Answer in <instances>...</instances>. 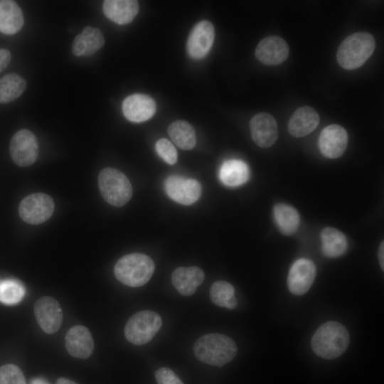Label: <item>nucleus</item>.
Masks as SVG:
<instances>
[{
    "instance_id": "nucleus-1",
    "label": "nucleus",
    "mask_w": 384,
    "mask_h": 384,
    "mask_svg": "<svg viewBox=\"0 0 384 384\" xmlns=\"http://www.w3.org/2000/svg\"><path fill=\"white\" fill-rule=\"evenodd\" d=\"M349 334L341 323L331 321L321 325L311 338V348L319 357L334 359L343 354L349 344Z\"/></svg>"
},
{
    "instance_id": "nucleus-2",
    "label": "nucleus",
    "mask_w": 384,
    "mask_h": 384,
    "mask_svg": "<svg viewBox=\"0 0 384 384\" xmlns=\"http://www.w3.org/2000/svg\"><path fill=\"white\" fill-rule=\"evenodd\" d=\"M237 351L235 341L220 334L204 335L200 337L193 346V352L198 360L218 367L231 361Z\"/></svg>"
},
{
    "instance_id": "nucleus-3",
    "label": "nucleus",
    "mask_w": 384,
    "mask_h": 384,
    "mask_svg": "<svg viewBox=\"0 0 384 384\" xmlns=\"http://www.w3.org/2000/svg\"><path fill=\"white\" fill-rule=\"evenodd\" d=\"M375 47V39L370 33H354L346 37L340 44L336 53L337 61L344 69H356L371 56Z\"/></svg>"
},
{
    "instance_id": "nucleus-4",
    "label": "nucleus",
    "mask_w": 384,
    "mask_h": 384,
    "mask_svg": "<svg viewBox=\"0 0 384 384\" xmlns=\"http://www.w3.org/2000/svg\"><path fill=\"white\" fill-rule=\"evenodd\" d=\"M155 269L152 259L142 253L126 255L114 267L115 277L124 285L138 287L145 284Z\"/></svg>"
},
{
    "instance_id": "nucleus-5",
    "label": "nucleus",
    "mask_w": 384,
    "mask_h": 384,
    "mask_svg": "<svg viewBox=\"0 0 384 384\" xmlns=\"http://www.w3.org/2000/svg\"><path fill=\"white\" fill-rule=\"evenodd\" d=\"M98 185L104 200L112 206H123L132 196V187L128 178L114 168L107 167L100 171Z\"/></svg>"
},
{
    "instance_id": "nucleus-6",
    "label": "nucleus",
    "mask_w": 384,
    "mask_h": 384,
    "mask_svg": "<svg viewBox=\"0 0 384 384\" xmlns=\"http://www.w3.org/2000/svg\"><path fill=\"white\" fill-rule=\"evenodd\" d=\"M162 325L161 316L155 311L144 310L133 314L124 327V336L137 346L149 342Z\"/></svg>"
},
{
    "instance_id": "nucleus-7",
    "label": "nucleus",
    "mask_w": 384,
    "mask_h": 384,
    "mask_svg": "<svg viewBox=\"0 0 384 384\" xmlns=\"http://www.w3.org/2000/svg\"><path fill=\"white\" fill-rule=\"evenodd\" d=\"M54 207V201L50 196L34 193L22 199L18 206V213L24 222L38 225L52 216Z\"/></svg>"
},
{
    "instance_id": "nucleus-8",
    "label": "nucleus",
    "mask_w": 384,
    "mask_h": 384,
    "mask_svg": "<svg viewBox=\"0 0 384 384\" xmlns=\"http://www.w3.org/2000/svg\"><path fill=\"white\" fill-rule=\"evenodd\" d=\"M9 152L17 166L26 167L32 165L38 155V144L34 134L26 129L18 130L11 139Z\"/></svg>"
},
{
    "instance_id": "nucleus-9",
    "label": "nucleus",
    "mask_w": 384,
    "mask_h": 384,
    "mask_svg": "<svg viewBox=\"0 0 384 384\" xmlns=\"http://www.w3.org/2000/svg\"><path fill=\"white\" fill-rule=\"evenodd\" d=\"M34 314L41 329L48 334L55 333L63 321V311L56 299L43 296L34 305Z\"/></svg>"
},
{
    "instance_id": "nucleus-10",
    "label": "nucleus",
    "mask_w": 384,
    "mask_h": 384,
    "mask_svg": "<svg viewBox=\"0 0 384 384\" xmlns=\"http://www.w3.org/2000/svg\"><path fill=\"white\" fill-rule=\"evenodd\" d=\"M164 185L169 198L180 204H193L201 195V186L195 179L170 176L166 178Z\"/></svg>"
},
{
    "instance_id": "nucleus-11",
    "label": "nucleus",
    "mask_w": 384,
    "mask_h": 384,
    "mask_svg": "<svg viewBox=\"0 0 384 384\" xmlns=\"http://www.w3.org/2000/svg\"><path fill=\"white\" fill-rule=\"evenodd\" d=\"M316 270L314 263L306 258H301L295 261L287 276V287L294 295H303L311 287Z\"/></svg>"
},
{
    "instance_id": "nucleus-12",
    "label": "nucleus",
    "mask_w": 384,
    "mask_h": 384,
    "mask_svg": "<svg viewBox=\"0 0 384 384\" xmlns=\"http://www.w3.org/2000/svg\"><path fill=\"white\" fill-rule=\"evenodd\" d=\"M215 37L213 24L206 20L196 23L190 32L187 43L188 54L194 59L205 57L211 48Z\"/></svg>"
},
{
    "instance_id": "nucleus-13",
    "label": "nucleus",
    "mask_w": 384,
    "mask_h": 384,
    "mask_svg": "<svg viewBox=\"0 0 384 384\" xmlns=\"http://www.w3.org/2000/svg\"><path fill=\"white\" fill-rule=\"evenodd\" d=\"M348 144V134L338 124H331L321 131L319 137V148L329 159H336L343 155Z\"/></svg>"
},
{
    "instance_id": "nucleus-14",
    "label": "nucleus",
    "mask_w": 384,
    "mask_h": 384,
    "mask_svg": "<svg viewBox=\"0 0 384 384\" xmlns=\"http://www.w3.org/2000/svg\"><path fill=\"white\" fill-rule=\"evenodd\" d=\"M254 142L262 148L272 146L278 138V127L274 117L267 112L256 114L250 122Z\"/></svg>"
},
{
    "instance_id": "nucleus-15",
    "label": "nucleus",
    "mask_w": 384,
    "mask_h": 384,
    "mask_svg": "<svg viewBox=\"0 0 384 384\" xmlns=\"http://www.w3.org/2000/svg\"><path fill=\"white\" fill-rule=\"evenodd\" d=\"M289 48L281 37L270 36L264 38L255 49L256 58L266 65H277L283 63L288 57Z\"/></svg>"
},
{
    "instance_id": "nucleus-16",
    "label": "nucleus",
    "mask_w": 384,
    "mask_h": 384,
    "mask_svg": "<svg viewBox=\"0 0 384 384\" xmlns=\"http://www.w3.org/2000/svg\"><path fill=\"white\" fill-rule=\"evenodd\" d=\"M156 111V103L149 95L133 94L127 97L122 103L124 117L132 122H142L150 119Z\"/></svg>"
},
{
    "instance_id": "nucleus-17",
    "label": "nucleus",
    "mask_w": 384,
    "mask_h": 384,
    "mask_svg": "<svg viewBox=\"0 0 384 384\" xmlns=\"http://www.w3.org/2000/svg\"><path fill=\"white\" fill-rule=\"evenodd\" d=\"M65 348L73 357L85 359L94 349V342L90 331L84 326L70 328L65 335Z\"/></svg>"
},
{
    "instance_id": "nucleus-18",
    "label": "nucleus",
    "mask_w": 384,
    "mask_h": 384,
    "mask_svg": "<svg viewBox=\"0 0 384 384\" xmlns=\"http://www.w3.org/2000/svg\"><path fill=\"white\" fill-rule=\"evenodd\" d=\"M105 44L102 31L96 27L85 26L73 40L71 50L75 56L89 57L94 55Z\"/></svg>"
},
{
    "instance_id": "nucleus-19",
    "label": "nucleus",
    "mask_w": 384,
    "mask_h": 384,
    "mask_svg": "<svg viewBox=\"0 0 384 384\" xmlns=\"http://www.w3.org/2000/svg\"><path fill=\"white\" fill-rule=\"evenodd\" d=\"M320 119L317 112L309 106L298 108L290 117L288 131L295 137H302L309 134L319 125Z\"/></svg>"
},
{
    "instance_id": "nucleus-20",
    "label": "nucleus",
    "mask_w": 384,
    "mask_h": 384,
    "mask_svg": "<svg viewBox=\"0 0 384 384\" xmlns=\"http://www.w3.org/2000/svg\"><path fill=\"white\" fill-rule=\"evenodd\" d=\"M204 277L203 271L198 267H180L173 272L171 281L181 294L190 296L196 292L197 287L203 283Z\"/></svg>"
},
{
    "instance_id": "nucleus-21",
    "label": "nucleus",
    "mask_w": 384,
    "mask_h": 384,
    "mask_svg": "<svg viewBox=\"0 0 384 384\" xmlns=\"http://www.w3.org/2000/svg\"><path fill=\"white\" fill-rule=\"evenodd\" d=\"M139 9V3L135 0H105L102 4L105 16L119 25L132 22Z\"/></svg>"
},
{
    "instance_id": "nucleus-22",
    "label": "nucleus",
    "mask_w": 384,
    "mask_h": 384,
    "mask_svg": "<svg viewBox=\"0 0 384 384\" xmlns=\"http://www.w3.org/2000/svg\"><path fill=\"white\" fill-rule=\"evenodd\" d=\"M23 12L16 2L11 0L0 1V32L13 35L23 27Z\"/></svg>"
},
{
    "instance_id": "nucleus-23",
    "label": "nucleus",
    "mask_w": 384,
    "mask_h": 384,
    "mask_svg": "<svg viewBox=\"0 0 384 384\" xmlns=\"http://www.w3.org/2000/svg\"><path fill=\"white\" fill-rule=\"evenodd\" d=\"M247 165L242 161L231 159L225 161L219 171L221 182L229 187H236L245 183L249 178Z\"/></svg>"
},
{
    "instance_id": "nucleus-24",
    "label": "nucleus",
    "mask_w": 384,
    "mask_h": 384,
    "mask_svg": "<svg viewBox=\"0 0 384 384\" xmlns=\"http://www.w3.org/2000/svg\"><path fill=\"white\" fill-rule=\"evenodd\" d=\"M321 250L328 257H338L343 255L348 247L345 235L338 230L327 227L321 233Z\"/></svg>"
},
{
    "instance_id": "nucleus-25",
    "label": "nucleus",
    "mask_w": 384,
    "mask_h": 384,
    "mask_svg": "<svg viewBox=\"0 0 384 384\" xmlns=\"http://www.w3.org/2000/svg\"><path fill=\"white\" fill-rule=\"evenodd\" d=\"M274 218L280 232L291 235L298 228L300 218L297 210L285 203H277L273 208Z\"/></svg>"
},
{
    "instance_id": "nucleus-26",
    "label": "nucleus",
    "mask_w": 384,
    "mask_h": 384,
    "mask_svg": "<svg viewBox=\"0 0 384 384\" xmlns=\"http://www.w3.org/2000/svg\"><path fill=\"white\" fill-rule=\"evenodd\" d=\"M168 133L176 145L183 150L192 149L196 144L195 129L188 122L177 120L172 122Z\"/></svg>"
},
{
    "instance_id": "nucleus-27",
    "label": "nucleus",
    "mask_w": 384,
    "mask_h": 384,
    "mask_svg": "<svg viewBox=\"0 0 384 384\" xmlns=\"http://www.w3.org/2000/svg\"><path fill=\"white\" fill-rule=\"evenodd\" d=\"M26 81L16 73H9L0 79V103H8L21 95Z\"/></svg>"
},
{
    "instance_id": "nucleus-28",
    "label": "nucleus",
    "mask_w": 384,
    "mask_h": 384,
    "mask_svg": "<svg viewBox=\"0 0 384 384\" xmlns=\"http://www.w3.org/2000/svg\"><path fill=\"white\" fill-rule=\"evenodd\" d=\"M210 297L215 305L221 307L233 309L238 306L234 287L225 281H217L211 285Z\"/></svg>"
},
{
    "instance_id": "nucleus-29",
    "label": "nucleus",
    "mask_w": 384,
    "mask_h": 384,
    "mask_svg": "<svg viewBox=\"0 0 384 384\" xmlns=\"http://www.w3.org/2000/svg\"><path fill=\"white\" fill-rule=\"evenodd\" d=\"M26 289L23 284L15 279L0 280V302L14 305L23 299Z\"/></svg>"
},
{
    "instance_id": "nucleus-30",
    "label": "nucleus",
    "mask_w": 384,
    "mask_h": 384,
    "mask_svg": "<svg viewBox=\"0 0 384 384\" xmlns=\"http://www.w3.org/2000/svg\"><path fill=\"white\" fill-rule=\"evenodd\" d=\"M0 384H26L20 368L14 364L0 367Z\"/></svg>"
},
{
    "instance_id": "nucleus-31",
    "label": "nucleus",
    "mask_w": 384,
    "mask_h": 384,
    "mask_svg": "<svg viewBox=\"0 0 384 384\" xmlns=\"http://www.w3.org/2000/svg\"><path fill=\"white\" fill-rule=\"evenodd\" d=\"M158 155L167 164L173 165L177 161V151L171 142L166 139H160L156 143Z\"/></svg>"
},
{
    "instance_id": "nucleus-32",
    "label": "nucleus",
    "mask_w": 384,
    "mask_h": 384,
    "mask_svg": "<svg viewBox=\"0 0 384 384\" xmlns=\"http://www.w3.org/2000/svg\"><path fill=\"white\" fill-rule=\"evenodd\" d=\"M155 378L158 384H183L174 372L168 368L156 370Z\"/></svg>"
},
{
    "instance_id": "nucleus-33",
    "label": "nucleus",
    "mask_w": 384,
    "mask_h": 384,
    "mask_svg": "<svg viewBox=\"0 0 384 384\" xmlns=\"http://www.w3.org/2000/svg\"><path fill=\"white\" fill-rule=\"evenodd\" d=\"M11 59L10 51L5 48H0V72L9 65Z\"/></svg>"
},
{
    "instance_id": "nucleus-34",
    "label": "nucleus",
    "mask_w": 384,
    "mask_h": 384,
    "mask_svg": "<svg viewBox=\"0 0 384 384\" xmlns=\"http://www.w3.org/2000/svg\"><path fill=\"white\" fill-rule=\"evenodd\" d=\"M383 252H384V243L383 241L381 242L378 249V259L380 265L382 270H384V259H383Z\"/></svg>"
},
{
    "instance_id": "nucleus-35",
    "label": "nucleus",
    "mask_w": 384,
    "mask_h": 384,
    "mask_svg": "<svg viewBox=\"0 0 384 384\" xmlns=\"http://www.w3.org/2000/svg\"><path fill=\"white\" fill-rule=\"evenodd\" d=\"M29 384H50V383L43 378L36 377V378H32L30 380Z\"/></svg>"
},
{
    "instance_id": "nucleus-36",
    "label": "nucleus",
    "mask_w": 384,
    "mask_h": 384,
    "mask_svg": "<svg viewBox=\"0 0 384 384\" xmlns=\"http://www.w3.org/2000/svg\"><path fill=\"white\" fill-rule=\"evenodd\" d=\"M55 384H77V383L71 380L61 377V378H59L56 380Z\"/></svg>"
}]
</instances>
